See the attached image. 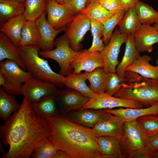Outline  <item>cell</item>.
Returning <instances> with one entry per match:
<instances>
[{
  "mask_svg": "<svg viewBox=\"0 0 158 158\" xmlns=\"http://www.w3.org/2000/svg\"><path fill=\"white\" fill-rule=\"evenodd\" d=\"M50 130L45 119L37 115L23 98L18 110L0 126L1 142L8 145L1 158H29L48 139Z\"/></svg>",
  "mask_w": 158,
  "mask_h": 158,
  "instance_id": "obj_1",
  "label": "cell"
},
{
  "mask_svg": "<svg viewBox=\"0 0 158 158\" xmlns=\"http://www.w3.org/2000/svg\"><path fill=\"white\" fill-rule=\"evenodd\" d=\"M45 119L50 130L48 140L68 158H102L98 137L91 128L76 123L60 114Z\"/></svg>",
  "mask_w": 158,
  "mask_h": 158,
  "instance_id": "obj_2",
  "label": "cell"
},
{
  "mask_svg": "<svg viewBox=\"0 0 158 158\" xmlns=\"http://www.w3.org/2000/svg\"><path fill=\"white\" fill-rule=\"evenodd\" d=\"M126 82L114 96L135 101L146 107L158 102V79L145 78L135 73L126 71Z\"/></svg>",
  "mask_w": 158,
  "mask_h": 158,
  "instance_id": "obj_3",
  "label": "cell"
},
{
  "mask_svg": "<svg viewBox=\"0 0 158 158\" xmlns=\"http://www.w3.org/2000/svg\"><path fill=\"white\" fill-rule=\"evenodd\" d=\"M19 47L26 70L32 77L51 83L58 87H63L65 77L54 72L48 61L40 56L38 46H19Z\"/></svg>",
  "mask_w": 158,
  "mask_h": 158,
  "instance_id": "obj_4",
  "label": "cell"
},
{
  "mask_svg": "<svg viewBox=\"0 0 158 158\" xmlns=\"http://www.w3.org/2000/svg\"><path fill=\"white\" fill-rule=\"evenodd\" d=\"M149 138L136 119L125 122L123 136L120 141L123 158H134L144 149Z\"/></svg>",
  "mask_w": 158,
  "mask_h": 158,
  "instance_id": "obj_5",
  "label": "cell"
},
{
  "mask_svg": "<svg viewBox=\"0 0 158 158\" xmlns=\"http://www.w3.org/2000/svg\"><path fill=\"white\" fill-rule=\"evenodd\" d=\"M55 46L56 48L51 50H40L39 55L44 59H50L56 61L60 67L59 73L65 77L73 72L71 63L79 51H75L71 48L65 34L55 41Z\"/></svg>",
  "mask_w": 158,
  "mask_h": 158,
  "instance_id": "obj_6",
  "label": "cell"
},
{
  "mask_svg": "<svg viewBox=\"0 0 158 158\" xmlns=\"http://www.w3.org/2000/svg\"><path fill=\"white\" fill-rule=\"evenodd\" d=\"M0 73L5 76L7 81L6 85L0 87L15 96L21 95L22 85L32 77L29 72L23 69L16 62L10 59L0 62Z\"/></svg>",
  "mask_w": 158,
  "mask_h": 158,
  "instance_id": "obj_7",
  "label": "cell"
},
{
  "mask_svg": "<svg viewBox=\"0 0 158 158\" xmlns=\"http://www.w3.org/2000/svg\"><path fill=\"white\" fill-rule=\"evenodd\" d=\"M21 90V95L31 104L47 96H56L58 91L54 84L32 77L23 84Z\"/></svg>",
  "mask_w": 158,
  "mask_h": 158,
  "instance_id": "obj_8",
  "label": "cell"
},
{
  "mask_svg": "<svg viewBox=\"0 0 158 158\" xmlns=\"http://www.w3.org/2000/svg\"><path fill=\"white\" fill-rule=\"evenodd\" d=\"M144 107L135 101L117 97L103 92L95 93L81 109H112L116 107L138 109Z\"/></svg>",
  "mask_w": 158,
  "mask_h": 158,
  "instance_id": "obj_9",
  "label": "cell"
},
{
  "mask_svg": "<svg viewBox=\"0 0 158 158\" xmlns=\"http://www.w3.org/2000/svg\"><path fill=\"white\" fill-rule=\"evenodd\" d=\"M90 98L73 89L58 90L55 99L59 114L65 115L71 111L81 109Z\"/></svg>",
  "mask_w": 158,
  "mask_h": 158,
  "instance_id": "obj_10",
  "label": "cell"
},
{
  "mask_svg": "<svg viewBox=\"0 0 158 158\" xmlns=\"http://www.w3.org/2000/svg\"><path fill=\"white\" fill-rule=\"evenodd\" d=\"M128 35L121 33L117 28L108 43L101 52L104 62V69L107 73H116L119 64L118 56L122 44L126 42Z\"/></svg>",
  "mask_w": 158,
  "mask_h": 158,
  "instance_id": "obj_11",
  "label": "cell"
},
{
  "mask_svg": "<svg viewBox=\"0 0 158 158\" xmlns=\"http://www.w3.org/2000/svg\"><path fill=\"white\" fill-rule=\"evenodd\" d=\"M69 23L65 35L71 48L78 51L85 35L90 29V19L84 14L79 13Z\"/></svg>",
  "mask_w": 158,
  "mask_h": 158,
  "instance_id": "obj_12",
  "label": "cell"
},
{
  "mask_svg": "<svg viewBox=\"0 0 158 158\" xmlns=\"http://www.w3.org/2000/svg\"><path fill=\"white\" fill-rule=\"evenodd\" d=\"M111 114L103 109H87L72 111L64 116L76 123L92 128L98 123L108 119Z\"/></svg>",
  "mask_w": 158,
  "mask_h": 158,
  "instance_id": "obj_13",
  "label": "cell"
},
{
  "mask_svg": "<svg viewBox=\"0 0 158 158\" xmlns=\"http://www.w3.org/2000/svg\"><path fill=\"white\" fill-rule=\"evenodd\" d=\"M71 66L73 73L80 74L83 71L90 73L98 68L103 67L104 62L101 52H90L85 49L78 51Z\"/></svg>",
  "mask_w": 158,
  "mask_h": 158,
  "instance_id": "obj_14",
  "label": "cell"
},
{
  "mask_svg": "<svg viewBox=\"0 0 158 158\" xmlns=\"http://www.w3.org/2000/svg\"><path fill=\"white\" fill-rule=\"evenodd\" d=\"M48 22L56 29H59L69 23L75 16L63 4L47 0L46 11Z\"/></svg>",
  "mask_w": 158,
  "mask_h": 158,
  "instance_id": "obj_15",
  "label": "cell"
},
{
  "mask_svg": "<svg viewBox=\"0 0 158 158\" xmlns=\"http://www.w3.org/2000/svg\"><path fill=\"white\" fill-rule=\"evenodd\" d=\"M136 47L140 52H151L158 43V30L151 25L142 24L132 35Z\"/></svg>",
  "mask_w": 158,
  "mask_h": 158,
  "instance_id": "obj_16",
  "label": "cell"
},
{
  "mask_svg": "<svg viewBox=\"0 0 158 158\" xmlns=\"http://www.w3.org/2000/svg\"><path fill=\"white\" fill-rule=\"evenodd\" d=\"M46 15L45 11L35 21L40 36L39 47L43 51L52 49L55 46L56 37L65 30V27L58 30L53 28L48 22Z\"/></svg>",
  "mask_w": 158,
  "mask_h": 158,
  "instance_id": "obj_17",
  "label": "cell"
},
{
  "mask_svg": "<svg viewBox=\"0 0 158 158\" xmlns=\"http://www.w3.org/2000/svg\"><path fill=\"white\" fill-rule=\"evenodd\" d=\"M124 122L120 117L111 114L108 119L98 123L91 128L97 137H114L120 140L123 136Z\"/></svg>",
  "mask_w": 158,
  "mask_h": 158,
  "instance_id": "obj_18",
  "label": "cell"
},
{
  "mask_svg": "<svg viewBox=\"0 0 158 158\" xmlns=\"http://www.w3.org/2000/svg\"><path fill=\"white\" fill-rule=\"evenodd\" d=\"M13 60L24 70L26 68L20 50L19 46L14 43L5 34L0 32V61L5 59Z\"/></svg>",
  "mask_w": 158,
  "mask_h": 158,
  "instance_id": "obj_19",
  "label": "cell"
},
{
  "mask_svg": "<svg viewBox=\"0 0 158 158\" xmlns=\"http://www.w3.org/2000/svg\"><path fill=\"white\" fill-rule=\"evenodd\" d=\"M111 114L120 117L125 122L136 120L144 116L158 113V102L145 108L135 109L119 108L117 109H103Z\"/></svg>",
  "mask_w": 158,
  "mask_h": 158,
  "instance_id": "obj_20",
  "label": "cell"
},
{
  "mask_svg": "<svg viewBox=\"0 0 158 158\" xmlns=\"http://www.w3.org/2000/svg\"><path fill=\"white\" fill-rule=\"evenodd\" d=\"M125 43L123 56L116 69V73L123 77L125 76L126 68L133 64L141 56L136 47L132 35H127Z\"/></svg>",
  "mask_w": 158,
  "mask_h": 158,
  "instance_id": "obj_21",
  "label": "cell"
},
{
  "mask_svg": "<svg viewBox=\"0 0 158 158\" xmlns=\"http://www.w3.org/2000/svg\"><path fill=\"white\" fill-rule=\"evenodd\" d=\"M26 20L23 14L12 18L0 26V31L19 46L22 30Z\"/></svg>",
  "mask_w": 158,
  "mask_h": 158,
  "instance_id": "obj_22",
  "label": "cell"
},
{
  "mask_svg": "<svg viewBox=\"0 0 158 158\" xmlns=\"http://www.w3.org/2000/svg\"><path fill=\"white\" fill-rule=\"evenodd\" d=\"M152 60L151 57L149 55L141 56L133 64L126 68V71L135 73L145 78L158 79V66L151 64L149 62Z\"/></svg>",
  "mask_w": 158,
  "mask_h": 158,
  "instance_id": "obj_23",
  "label": "cell"
},
{
  "mask_svg": "<svg viewBox=\"0 0 158 158\" xmlns=\"http://www.w3.org/2000/svg\"><path fill=\"white\" fill-rule=\"evenodd\" d=\"M120 140L117 138L98 137V142L102 158H123Z\"/></svg>",
  "mask_w": 158,
  "mask_h": 158,
  "instance_id": "obj_24",
  "label": "cell"
},
{
  "mask_svg": "<svg viewBox=\"0 0 158 158\" xmlns=\"http://www.w3.org/2000/svg\"><path fill=\"white\" fill-rule=\"evenodd\" d=\"M20 106L15 95L8 93L0 87V117L3 121L5 122L8 119L13 113L18 110Z\"/></svg>",
  "mask_w": 158,
  "mask_h": 158,
  "instance_id": "obj_25",
  "label": "cell"
},
{
  "mask_svg": "<svg viewBox=\"0 0 158 158\" xmlns=\"http://www.w3.org/2000/svg\"><path fill=\"white\" fill-rule=\"evenodd\" d=\"M25 3L0 0V26L10 18L23 14Z\"/></svg>",
  "mask_w": 158,
  "mask_h": 158,
  "instance_id": "obj_26",
  "label": "cell"
},
{
  "mask_svg": "<svg viewBox=\"0 0 158 158\" xmlns=\"http://www.w3.org/2000/svg\"><path fill=\"white\" fill-rule=\"evenodd\" d=\"M55 97L54 96H47L38 102L31 104L35 113L45 119L59 114Z\"/></svg>",
  "mask_w": 158,
  "mask_h": 158,
  "instance_id": "obj_27",
  "label": "cell"
},
{
  "mask_svg": "<svg viewBox=\"0 0 158 158\" xmlns=\"http://www.w3.org/2000/svg\"><path fill=\"white\" fill-rule=\"evenodd\" d=\"M87 80L85 73L80 74L71 73L65 76L64 85L67 88L74 90L91 98L95 93L87 85Z\"/></svg>",
  "mask_w": 158,
  "mask_h": 158,
  "instance_id": "obj_28",
  "label": "cell"
},
{
  "mask_svg": "<svg viewBox=\"0 0 158 158\" xmlns=\"http://www.w3.org/2000/svg\"><path fill=\"white\" fill-rule=\"evenodd\" d=\"M141 24L134 6L126 11L118 25L119 31L123 34L128 35H133Z\"/></svg>",
  "mask_w": 158,
  "mask_h": 158,
  "instance_id": "obj_29",
  "label": "cell"
},
{
  "mask_svg": "<svg viewBox=\"0 0 158 158\" xmlns=\"http://www.w3.org/2000/svg\"><path fill=\"white\" fill-rule=\"evenodd\" d=\"M40 42L39 32L35 21L26 20L22 30L19 46H39Z\"/></svg>",
  "mask_w": 158,
  "mask_h": 158,
  "instance_id": "obj_30",
  "label": "cell"
},
{
  "mask_svg": "<svg viewBox=\"0 0 158 158\" xmlns=\"http://www.w3.org/2000/svg\"><path fill=\"white\" fill-rule=\"evenodd\" d=\"M80 13L83 14L90 19H94L102 24L115 13L107 10L97 1L91 2Z\"/></svg>",
  "mask_w": 158,
  "mask_h": 158,
  "instance_id": "obj_31",
  "label": "cell"
},
{
  "mask_svg": "<svg viewBox=\"0 0 158 158\" xmlns=\"http://www.w3.org/2000/svg\"><path fill=\"white\" fill-rule=\"evenodd\" d=\"M85 73L91 90L95 93L104 92L107 73L103 67L98 68L91 72Z\"/></svg>",
  "mask_w": 158,
  "mask_h": 158,
  "instance_id": "obj_32",
  "label": "cell"
},
{
  "mask_svg": "<svg viewBox=\"0 0 158 158\" xmlns=\"http://www.w3.org/2000/svg\"><path fill=\"white\" fill-rule=\"evenodd\" d=\"M135 8L142 24L151 25L158 21V12L147 4L140 1Z\"/></svg>",
  "mask_w": 158,
  "mask_h": 158,
  "instance_id": "obj_33",
  "label": "cell"
},
{
  "mask_svg": "<svg viewBox=\"0 0 158 158\" xmlns=\"http://www.w3.org/2000/svg\"><path fill=\"white\" fill-rule=\"evenodd\" d=\"M47 0H25L23 15L26 20L35 21L46 11Z\"/></svg>",
  "mask_w": 158,
  "mask_h": 158,
  "instance_id": "obj_34",
  "label": "cell"
},
{
  "mask_svg": "<svg viewBox=\"0 0 158 158\" xmlns=\"http://www.w3.org/2000/svg\"><path fill=\"white\" fill-rule=\"evenodd\" d=\"M136 120L148 137L158 134V113L142 116Z\"/></svg>",
  "mask_w": 158,
  "mask_h": 158,
  "instance_id": "obj_35",
  "label": "cell"
},
{
  "mask_svg": "<svg viewBox=\"0 0 158 158\" xmlns=\"http://www.w3.org/2000/svg\"><path fill=\"white\" fill-rule=\"evenodd\" d=\"M126 81V77L120 75L116 73H107L104 92L114 96Z\"/></svg>",
  "mask_w": 158,
  "mask_h": 158,
  "instance_id": "obj_36",
  "label": "cell"
},
{
  "mask_svg": "<svg viewBox=\"0 0 158 158\" xmlns=\"http://www.w3.org/2000/svg\"><path fill=\"white\" fill-rule=\"evenodd\" d=\"M126 10L125 9L116 13L108 18L103 24L104 26V33L102 40L105 45L109 42L112 34L113 30L116 26L124 16Z\"/></svg>",
  "mask_w": 158,
  "mask_h": 158,
  "instance_id": "obj_37",
  "label": "cell"
},
{
  "mask_svg": "<svg viewBox=\"0 0 158 158\" xmlns=\"http://www.w3.org/2000/svg\"><path fill=\"white\" fill-rule=\"evenodd\" d=\"M57 150L56 148L47 140L35 149L31 158H52Z\"/></svg>",
  "mask_w": 158,
  "mask_h": 158,
  "instance_id": "obj_38",
  "label": "cell"
},
{
  "mask_svg": "<svg viewBox=\"0 0 158 158\" xmlns=\"http://www.w3.org/2000/svg\"><path fill=\"white\" fill-rule=\"evenodd\" d=\"M87 0H63V4L75 15L80 13L86 7Z\"/></svg>",
  "mask_w": 158,
  "mask_h": 158,
  "instance_id": "obj_39",
  "label": "cell"
},
{
  "mask_svg": "<svg viewBox=\"0 0 158 158\" xmlns=\"http://www.w3.org/2000/svg\"><path fill=\"white\" fill-rule=\"evenodd\" d=\"M98 1L106 9L113 13L125 9L120 0H99Z\"/></svg>",
  "mask_w": 158,
  "mask_h": 158,
  "instance_id": "obj_40",
  "label": "cell"
},
{
  "mask_svg": "<svg viewBox=\"0 0 158 158\" xmlns=\"http://www.w3.org/2000/svg\"><path fill=\"white\" fill-rule=\"evenodd\" d=\"M144 150L147 158H153L155 154L158 151V134L150 137Z\"/></svg>",
  "mask_w": 158,
  "mask_h": 158,
  "instance_id": "obj_41",
  "label": "cell"
},
{
  "mask_svg": "<svg viewBox=\"0 0 158 158\" xmlns=\"http://www.w3.org/2000/svg\"><path fill=\"white\" fill-rule=\"evenodd\" d=\"M105 46L101 37L96 36H93L92 45L87 50L90 52H101L104 50Z\"/></svg>",
  "mask_w": 158,
  "mask_h": 158,
  "instance_id": "obj_42",
  "label": "cell"
},
{
  "mask_svg": "<svg viewBox=\"0 0 158 158\" xmlns=\"http://www.w3.org/2000/svg\"><path fill=\"white\" fill-rule=\"evenodd\" d=\"M103 25L94 19H90V30L92 36H96L101 37L104 33Z\"/></svg>",
  "mask_w": 158,
  "mask_h": 158,
  "instance_id": "obj_43",
  "label": "cell"
},
{
  "mask_svg": "<svg viewBox=\"0 0 158 158\" xmlns=\"http://www.w3.org/2000/svg\"><path fill=\"white\" fill-rule=\"evenodd\" d=\"M126 11L130 7L135 6L140 0H120Z\"/></svg>",
  "mask_w": 158,
  "mask_h": 158,
  "instance_id": "obj_44",
  "label": "cell"
},
{
  "mask_svg": "<svg viewBox=\"0 0 158 158\" xmlns=\"http://www.w3.org/2000/svg\"><path fill=\"white\" fill-rule=\"evenodd\" d=\"M52 158H68V157L63 151L57 150L52 156Z\"/></svg>",
  "mask_w": 158,
  "mask_h": 158,
  "instance_id": "obj_45",
  "label": "cell"
},
{
  "mask_svg": "<svg viewBox=\"0 0 158 158\" xmlns=\"http://www.w3.org/2000/svg\"><path fill=\"white\" fill-rule=\"evenodd\" d=\"M7 79L5 76L0 73V87L5 86L7 83Z\"/></svg>",
  "mask_w": 158,
  "mask_h": 158,
  "instance_id": "obj_46",
  "label": "cell"
},
{
  "mask_svg": "<svg viewBox=\"0 0 158 158\" xmlns=\"http://www.w3.org/2000/svg\"><path fill=\"white\" fill-rule=\"evenodd\" d=\"M0 150L1 152L2 153V155H3L5 154L4 149V145L0 141Z\"/></svg>",
  "mask_w": 158,
  "mask_h": 158,
  "instance_id": "obj_47",
  "label": "cell"
},
{
  "mask_svg": "<svg viewBox=\"0 0 158 158\" xmlns=\"http://www.w3.org/2000/svg\"><path fill=\"white\" fill-rule=\"evenodd\" d=\"M47 0L53 1L60 4H63V0Z\"/></svg>",
  "mask_w": 158,
  "mask_h": 158,
  "instance_id": "obj_48",
  "label": "cell"
},
{
  "mask_svg": "<svg viewBox=\"0 0 158 158\" xmlns=\"http://www.w3.org/2000/svg\"><path fill=\"white\" fill-rule=\"evenodd\" d=\"M153 26L158 30V21L153 24Z\"/></svg>",
  "mask_w": 158,
  "mask_h": 158,
  "instance_id": "obj_49",
  "label": "cell"
},
{
  "mask_svg": "<svg viewBox=\"0 0 158 158\" xmlns=\"http://www.w3.org/2000/svg\"><path fill=\"white\" fill-rule=\"evenodd\" d=\"M7 0L17 1L21 2H25V0Z\"/></svg>",
  "mask_w": 158,
  "mask_h": 158,
  "instance_id": "obj_50",
  "label": "cell"
},
{
  "mask_svg": "<svg viewBox=\"0 0 158 158\" xmlns=\"http://www.w3.org/2000/svg\"><path fill=\"white\" fill-rule=\"evenodd\" d=\"M98 0H87L86 5L91 2L95 1H98Z\"/></svg>",
  "mask_w": 158,
  "mask_h": 158,
  "instance_id": "obj_51",
  "label": "cell"
},
{
  "mask_svg": "<svg viewBox=\"0 0 158 158\" xmlns=\"http://www.w3.org/2000/svg\"><path fill=\"white\" fill-rule=\"evenodd\" d=\"M153 158H158V151L155 154Z\"/></svg>",
  "mask_w": 158,
  "mask_h": 158,
  "instance_id": "obj_52",
  "label": "cell"
},
{
  "mask_svg": "<svg viewBox=\"0 0 158 158\" xmlns=\"http://www.w3.org/2000/svg\"><path fill=\"white\" fill-rule=\"evenodd\" d=\"M157 64H158V59L157 60Z\"/></svg>",
  "mask_w": 158,
  "mask_h": 158,
  "instance_id": "obj_53",
  "label": "cell"
},
{
  "mask_svg": "<svg viewBox=\"0 0 158 158\" xmlns=\"http://www.w3.org/2000/svg\"></svg>",
  "mask_w": 158,
  "mask_h": 158,
  "instance_id": "obj_54",
  "label": "cell"
}]
</instances>
